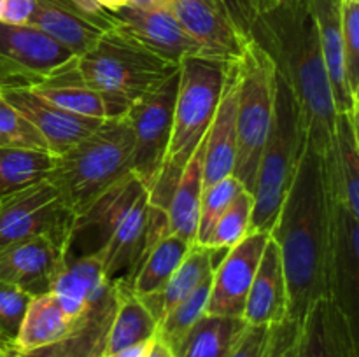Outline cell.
Wrapping results in <instances>:
<instances>
[{
  "instance_id": "cell-1",
  "label": "cell",
  "mask_w": 359,
  "mask_h": 357,
  "mask_svg": "<svg viewBox=\"0 0 359 357\" xmlns=\"http://www.w3.org/2000/svg\"><path fill=\"white\" fill-rule=\"evenodd\" d=\"M332 214L326 160L307 140L297 174L270 230L286 273L290 318L298 324L319 300L330 298Z\"/></svg>"
},
{
  "instance_id": "cell-2",
  "label": "cell",
  "mask_w": 359,
  "mask_h": 357,
  "mask_svg": "<svg viewBox=\"0 0 359 357\" xmlns=\"http://www.w3.org/2000/svg\"><path fill=\"white\" fill-rule=\"evenodd\" d=\"M293 93L307 140L328 156L335 132V104L311 0H266L249 31Z\"/></svg>"
},
{
  "instance_id": "cell-3",
  "label": "cell",
  "mask_w": 359,
  "mask_h": 357,
  "mask_svg": "<svg viewBox=\"0 0 359 357\" xmlns=\"http://www.w3.org/2000/svg\"><path fill=\"white\" fill-rule=\"evenodd\" d=\"M230 63L207 56H188L179 63V90L170 140L160 175L149 191V202L154 209H167L181 172L205 140Z\"/></svg>"
},
{
  "instance_id": "cell-4",
  "label": "cell",
  "mask_w": 359,
  "mask_h": 357,
  "mask_svg": "<svg viewBox=\"0 0 359 357\" xmlns=\"http://www.w3.org/2000/svg\"><path fill=\"white\" fill-rule=\"evenodd\" d=\"M133 132L126 115L105 119L93 133L55 156L48 181L72 216L132 174Z\"/></svg>"
},
{
  "instance_id": "cell-5",
  "label": "cell",
  "mask_w": 359,
  "mask_h": 357,
  "mask_svg": "<svg viewBox=\"0 0 359 357\" xmlns=\"http://www.w3.org/2000/svg\"><path fill=\"white\" fill-rule=\"evenodd\" d=\"M177 70L179 65L116 30L105 31L90 51L76 58V72L84 84L104 97L111 118L125 115L135 102Z\"/></svg>"
},
{
  "instance_id": "cell-6",
  "label": "cell",
  "mask_w": 359,
  "mask_h": 357,
  "mask_svg": "<svg viewBox=\"0 0 359 357\" xmlns=\"http://www.w3.org/2000/svg\"><path fill=\"white\" fill-rule=\"evenodd\" d=\"M307 144L304 121L293 93L277 74L269 136L263 146L252 189L251 231L270 233Z\"/></svg>"
},
{
  "instance_id": "cell-7",
  "label": "cell",
  "mask_w": 359,
  "mask_h": 357,
  "mask_svg": "<svg viewBox=\"0 0 359 357\" xmlns=\"http://www.w3.org/2000/svg\"><path fill=\"white\" fill-rule=\"evenodd\" d=\"M237 70V158L233 175L252 195L263 146L269 136L276 100L277 70L259 46L248 41L235 59Z\"/></svg>"
},
{
  "instance_id": "cell-8",
  "label": "cell",
  "mask_w": 359,
  "mask_h": 357,
  "mask_svg": "<svg viewBox=\"0 0 359 357\" xmlns=\"http://www.w3.org/2000/svg\"><path fill=\"white\" fill-rule=\"evenodd\" d=\"M72 219L48 178L0 195V248L39 234H48L65 247Z\"/></svg>"
},
{
  "instance_id": "cell-9",
  "label": "cell",
  "mask_w": 359,
  "mask_h": 357,
  "mask_svg": "<svg viewBox=\"0 0 359 357\" xmlns=\"http://www.w3.org/2000/svg\"><path fill=\"white\" fill-rule=\"evenodd\" d=\"M179 90V70L126 111L133 132L132 174L151 191L160 175L170 140Z\"/></svg>"
},
{
  "instance_id": "cell-10",
  "label": "cell",
  "mask_w": 359,
  "mask_h": 357,
  "mask_svg": "<svg viewBox=\"0 0 359 357\" xmlns=\"http://www.w3.org/2000/svg\"><path fill=\"white\" fill-rule=\"evenodd\" d=\"M76 62V56L30 24L0 23V88H34Z\"/></svg>"
},
{
  "instance_id": "cell-11",
  "label": "cell",
  "mask_w": 359,
  "mask_h": 357,
  "mask_svg": "<svg viewBox=\"0 0 359 357\" xmlns=\"http://www.w3.org/2000/svg\"><path fill=\"white\" fill-rule=\"evenodd\" d=\"M146 191V186L130 174L95 200L86 210L74 216L63 247L65 259L100 255L119 220Z\"/></svg>"
},
{
  "instance_id": "cell-12",
  "label": "cell",
  "mask_w": 359,
  "mask_h": 357,
  "mask_svg": "<svg viewBox=\"0 0 359 357\" xmlns=\"http://www.w3.org/2000/svg\"><path fill=\"white\" fill-rule=\"evenodd\" d=\"M270 233L251 231L235 247L228 248L212 272L207 314L244 317L245 301Z\"/></svg>"
},
{
  "instance_id": "cell-13",
  "label": "cell",
  "mask_w": 359,
  "mask_h": 357,
  "mask_svg": "<svg viewBox=\"0 0 359 357\" xmlns=\"http://www.w3.org/2000/svg\"><path fill=\"white\" fill-rule=\"evenodd\" d=\"M112 14H114L112 30L119 31L175 65H179L188 56H207L202 46L191 35L186 34L184 28L168 9L144 10L139 7L125 6Z\"/></svg>"
},
{
  "instance_id": "cell-14",
  "label": "cell",
  "mask_w": 359,
  "mask_h": 357,
  "mask_svg": "<svg viewBox=\"0 0 359 357\" xmlns=\"http://www.w3.org/2000/svg\"><path fill=\"white\" fill-rule=\"evenodd\" d=\"M330 300L359 321V217L333 200L330 245ZM359 326V324H358Z\"/></svg>"
},
{
  "instance_id": "cell-15",
  "label": "cell",
  "mask_w": 359,
  "mask_h": 357,
  "mask_svg": "<svg viewBox=\"0 0 359 357\" xmlns=\"http://www.w3.org/2000/svg\"><path fill=\"white\" fill-rule=\"evenodd\" d=\"M0 97L37 128L53 156L63 154L105 121L62 111L42 100L28 88H0Z\"/></svg>"
},
{
  "instance_id": "cell-16",
  "label": "cell",
  "mask_w": 359,
  "mask_h": 357,
  "mask_svg": "<svg viewBox=\"0 0 359 357\" xmlns=\"http://www.w3.org/2000/svg\"><path fill=\"white\" fill-rule=\"evenodd\" d=\"M63 259L62 245L48 234H39L0 248V280L16 286L32 298L48 294Z\"/></svg>"
},
{
  "instance_id": "cell-17",
  "label": "cell",
  "mask_w": 359,
  "mask_h": 357,
  "mask_svg": "<svg viewBox=\"0 0 359 357\" xmlns=\"http://www.w3.org/2000/svg\"><path fill=\"white\" fill-rule=\"evenodd\" d=\"M358 328L330 298L319 300L300 326L297 357H359Z\"/></svg>"
},
{
  "instance_id": "cell-18",
  "label": "cell",
  "mask_w": 359,
  "mask_h": 357,
  "mask_svg": "<svg viewBox=\"0 0 359 357\" xmlns=\"http://www.w3.org/2000/svg\"><path fill=\"white\" fill-rule=\"evenodd\" d=\"M170 13L209 58L235 62L244 52L242 37L212 0H170Z\"/></svg>"
},
{
  "instance_id": "cell-19",
  "label": "cell",
  "mask_w": 359,
  "mask_h": 357,
  "mask_svg": "<svg viewBox=\"0 0 359 357\" xmlns=\"http://www.w3.org/2000/svg\"><path fill=\"white\" fill-rule=\"evenodd\" d=\"M237 70L230 63L219 104L203 140V188L233 175L237 158Z\"/></svg>"
},
{
  "instance_id": "cell-20",
  "label": "cell",
  "mask_w": 359,
  "mask_h": 357,
  "mask_svg": "<svg viewBox=\"0 0 359 357\" xmlns=\"http://www.w3.org/2000/svg\"><path fill=\"white\" fill-rule=\"evenodd\" d=\"M248 324L273 326L290 318V294L280 251L270 237L249 289L244 308Z\"/></svg>"
},
{
  "instance_id": "cell-21",
  "label": "cell",
  "mask_w": 359,
  "mask_h": 357,
  "mask_svg": "<svg viewBox=\"0 0 359 357\" xmlns=\"http://www.w3.org/2000/svg\"><path fill=\"white\" fill-rule=\"evenodd\" d=\"M358 112L337 114L332 147L326 160L332 198L359 217Z\"/></svg>"
},
{
  "instance_id": "cell-22",
  "label": "cell",
  "mask_w": 359,
  "mask_h": 357,
  "mask_svg": "<svg viewBox=\"0 0 359 357\" xmlns=\"http://www.w3.org/2000/svg\"><path fill=\"white\" fill-rule=\"evenodd\" d=\"M340 2L342 0H311V9L314 14L316 24H318L319 42H321L323 58H325L335 111L337 114H347V112L359 111V104L358 97L353 94L349 83H347Z\"/></svg>"
},
{
  "instance_id": "cell-23",
  "label": "cell",
  "mask_w": 359,
  "mask_h": 357,
  "mask_svg": "<svg viewBox=\"0 0 359 357\" xmlns=\"http://www.w3.org/2000/svg\"><path fill=\"white\" fill-rule=\"evenodd\" d=\"M111 284L104 275L100 255H84L63 259L49 293L70 318H79Z\"/></svg>"
},
{
  "instance_id": "cell-24",
  "label": "cell",
  "mask_w": 359,
  "mask_h": 357,
  "mask_svg": "<svg viewBox=\"0 0 359 357\" xmlns=\"http://www.w3.org/2000/svg\"><path fill=\"white\" fill-rule=\"evenodd\" d=\"M226 251L223 248H210L203 245L193 244L186 258L175 270L163 289L156 294L142 296V303L151 312L156 322H160L168 312L177 307L184 298H188L200 284L212 276L214 268L219 265Z\"/></svg>"
},
{
  "instance_id": "cell-25",
  "label": "cell",
  "mask_w": 359,
  "mask_h": 357,
  "mask_svg": "<svg viewBox=\"0 0 359 357\" xmlns=\"http://www.w3.org/2000/svg\"><path fill=\"white\" fill-rule=\"evenodd\" d=\"M81 317L70 318L51 293L34 296L25 312L14 349L18 354H28L56 345L72 335Z\"/></svg>"
},
{
  "instance_id": "cell-26",
  "label": "cell",
  "mask_w": 359,
  "mask_h": 357,
  "mask_svg": "<svg viewBox=\"0 0 359 357\" xmlns=\"http://www.w3.org/2000/svg\"><path fill=\"white\" fill-rule=\"evenodd\" d=\"M28 24L69 49L76 58L90 51L105 34L58 0H34V10Z\"/></svg>"
},
{
  "instance_id": "cell-27",
  "label": "cell",
  "mask_w": 359,
  "mask_h": 357,
  "mask_svg": "<svg viewBox=\"0 0 359 357\" xmlns=\"http://www.w3.org/2000/svg\"><path fill=\"white\" fill-rule=\"evenodd\" d=\"M203 142L196 153L189 158L181 172L177 184L172 191L165 209L168 233L177 234L182 240L195 244L198 230L200 202L203 192Z\"/></svg>"
},
{
  "instance_id": "cell-28",
  "label": "cell",
  "mask_w": 359,
  "mask_h": 357,
  "mask_svg": "<svg viewBox=\"0 0 359 357\" xmlns=\"http://www.w3.org/2000/svg\"><path fill=\"white\" fill-rule=\"evenodd\" d=\"M28 90L34 91L48 104L70 112V114L93 119H111L107 102L104 100L102 94L84 84L79 74L76 72V62L51 79L34 88H28Z\"/></svg>"
},
{
  "instance_id": "cell-29",
  "label": "cell",
  "mask_w": 359,
  "mask_h": 357,
  "mask_svg": "<svg viewBox=\"0 0 359 357\" xmlns=\"http://www.w3.org/2000/svg\"><path fill=\"white\" fill-rule=\"evenodd\" d=\"M245 328L244 318L205 314L172 352L174 357H228Z\"/></svg>"
},
{
  "instance_id": "cell-30",
  "label": "cell",
  "mask_w": 359,
  "mask_h": 357,
  "mask_svg": "<svg viewBox=\"0 0 359 357\" xmlns=\"http://www.w3.org/2000/svg\"><path fill=\"white\" fill-rule=\"evenodd\" d=\"M118 308L109 329L104 356L109 357L139 343L149 342L158 331L156 318L128 287L118 284Z\"/></svg>"
},
{
  "instance_id": "cell-31",
  "label": "cell",
  "mask_w": 359,
  "mask_h": 357,
  "mask_svg": "<svg viewBox=\"0 0 359 357\" xmlns=\"http://www.w3.org/2000/svg\"><path fill=\"white\" fill-rule=\"evenodd\" d=\"M191 245L177 234L167 233L161 237L144 255L130 282V290L139 298L160 293L186 258Z\"/></svg>"
},
{
  "instance_id": "cell-32",
  "label": "cell",
  "mask_w": 359,
  "mask_h": 357,
  "mask_svg": "<svg viewBox=\"0 0 359 357\" xmlns=\"http://www.w3.org/2000/svg\"><path fill=\"white\" fill-rule=\"evenodd\" d=\"M55 156L48 150L0 147V195L48 178Z\"/></svg>"
},
{
  "instance_id": "cell-33",
  "label": "cell",
  "mask_w": 359,
  "mask_h": 357,
  "mask_svg": "<svg viewBox=\"0 0 359 357\" xmlns=\"http://www.w3.org/2000/svg\"><path fill=\"white\" fill-rule=\"evenodd\" d=\"M210 282H212V276L209 280H205L203 284H200L188 298H184L177 307L172 308L158 322L156 335L161 336L168 343L170 349H174L181 342L182 336L207 314V304H209L210 296Z\"/></svg>"
},
{
  "instance_id": "cell-34",
  "label": "cell",
  "mask_w": 359,
  "mask_h": 357,
  "mask_svg": "<svg viewBox=\"0 0 359 357\" xmlns=\"http://www.w3.org/2000/svg\"><path fill=\"white\" fill-rule=\"evenodd\" d=\"M252 205L255 200L251 192L242 191L214 224L205 247L228 251L244 240L248 233H251Z\"/></svg>"
},
{
  "instance_id": "cell-35",
  "label": "cell",
  "mask_w": 359,
  "mask_h": 357,
  "mask_svg": "<svg viewBox=\"0 0 359 357\" xmlns=\"http://www.w3.org/2000/svg\"><path fill=\"white\" fill-rule=\"evenodd\" d=\"M245 191L235 175L224 177L223 181L216 184L203 188L202 202H200V217H198V230H196V245L205 247L209 234L212 231L214 224L217 223L224 210L233 203V200Z\"/></svg>"
},
{
  "instance_id": "cell-36",
  "label": "cell",
  "mask_w": 359,
  "mask_h": 357,
  "mask_svg": "<svg viewBox=\"0 0 359 357\" xmlns=\"http://www.w3.org/2000/svg\"><path fill=\"white\" fill-rule=\"evenodd\" d=\"M0 147L48 150V146L37 128L2 98H0Z\"/></svg>"
},
{
  "instance_id": "cell-37",
  "label": "cell",
  "mask_w": 359,
  "mask_h": 357,
  "mask_svg": "<svg viewBox=\"0 0 359 357\" xmlns=\"http://www.w3.org/2000/svg\"><path fill=\"white\" fill-rule=\"evenodd\" d=\"M346 74L353 94H359V0L340 2Z\"/></svg>"
},
{
  "instance_id": "cell-38",
  "label": "cell",
  "mask_w": 359,
  "mask_h": 357,
  "mask_svg": "<svg viewBox=\"0 0 359 357\" xmlns=\"http://www.w3.org/2000/svg\"><path fill=\"white\" fill-rule=\"evenodd\" d=\"M32 296L0 280V345L14 346Z\"/></svg>"
},
{
  "instance_id": "cell-39",
  "label": "cell",
  "mask_w": 359,
  "mask_h": 357,
  "mask_svg": "<svg viewBox=\"0 0 359 357\" xmlns=\"http://www.w3.org/2000/svg\"><path fill=\"white\" fill-rule=\"evenodd\" d=\"M217 9L230 20L235 30L249 41V31L266 0H212Z\"/></svg>"
},
{
  "instance_id": "cell-40",
  "label": "cell",
  "mask_w": 359,
  "mask_h": 357,
  "mask_svg": "<svg viewBox=\"0 0 359 357\" xmlns=\"http://www.w3.org/2000/svg\"><path fill=\"white\" fill-rule=\"evenodd\" d=\"M300 326L291 318L273 324L265 357H297Z\"/></svg>"
},
{
  "instance_id": "cell-41",
  "label": "cell",
  "mask_w": 359,
  "mask_h": 357,
  "mask_svg": "<svg viewBox=\"0 0 359 357\" xmlns=\"http://www.w3.org/2000/svg\"><path fill=\"white\" fill-rule=\"evenodd\" d=\"M270 335H272V326L248 324L228 357H265Z\"/></svg>"
},
{
  "instance_id": "cell-42",
  "label": "cell",
  "mask_w": 359,
  "mask_h": 357,
  "mask_svg": "<svg viewBox=\"0 0 359 357\" xmlns=\"http://www.w3.org/2000/svg\"><path fill=\"white\" fill-rule=\"evenodd\" d=\"M34 10V0H7L6 10L0 23L28 24Z\"/></svg>"
},
{
  "instance_id": "cell-43",
  "label": "cell",
  "mask_w": 359,
  "mask_h": 357,
  "mask_svg": "<svg viewBox=\"0 0 359 357\" xmlns=\"http://www.w3.org/2000/svg\"><path fill=\"white\" fill-rule=\"evenodd\" d=\"M146 357H174V352H172L168 343L165 342L161 336L154 335V338L151 340V345H149V350H147Z\"/></svg>"
},
{
  "instance_id": "cell-44",
  "label": "cell",
  "mask_w": 359,
  "mask_h": 357,
  "mask_svg": "<svg viewBox=\"0 0 359 357\" xmlns=\"http://www.w3.org/2000/svg\"><path fill=\"white\" fill-rule=\"evenodd\" d=\"M128 6L144 10H170V0H130Z\"/></svg>"
},
{
  "instance_id": "cell-45",
  "label": "cell",
  "mask_w": 359,
  "mask_h": 357,
  "mask_svg": "<svg viewBox=\"0 0 359 357\" xmlns=\"http://www.w3.org/2000/svg\"><path fill=\"white\" fill-rule=\"evenodd\" d=\"M151 340L149 342L139 343V345H133V346H130V349L121 350V352H118V354H112V356H109V357H146L147 350H149V345H151Z\"/></svg>"
},
{
  "instance_id": "cell-46",
  "label": "cell",
  "mask_w": 359,
  "mask_h": 357,
  "mask_svg": "<svg viewBox=\"0 0 359 357\" xmlns=\"http://www.w3.org/2000/svg\"><path fill=\"white\" fill-rule=\"evenodd\" d=\"M98 4H100L102 7H105L107 10H111V13H114V10L121 9V7L128 6L130 0H97Z\"/></svg>"
},
{
  "instance_id": "cell-47",
  "label": "cell",
  "mask_w": 359,
  "mask_h": 357,
  "mask_svg": "<svg viewBox=\"0 0 359 357\" xmlns=\"http://www.w3.org/2000/svg\"><path fill=\"white\" fill-rule=\"evenodd\" d=\"M0 357H18L14 346H0Z\"/></svg>"
},
{
  "instance_id": "cell-48",
  "label": "cell",
  "mask_w": 359,
  "mask_h": 357,
  "mask_svg": "<svg viewBox=\"0 0 359 357\" xmlns=\"http://www.w3.org/2000/svg\"><path fill=\"white\" fill-rule=\"evenodd\" d=\"M6 6H7V0H0V21H2V16H4V10H6Z\"/></svg>"
},
{
  "instance_id": "cell-49",
  "label": "cell",
  "mask_w": 359,
  "mask_h": 357,
  "mask_svg": "<svg viewBox=\"0 0 359 357\" xmlns=\"http://www.w3.org/2000/svg\"><path fill=\"white\" fill-rule=\"evenodd\" d=\"M97 357H105V356H97Z\"/></svg>"
},
{
  "instance_id": "cell-50",
  "label": "cell",
  "mask_w": 359,
  "mask_h": 357,
  "mask_svg": "<svg viewBox=\"0 0 359 357\" xmlns=\"http://www.w3.org/2000/svg\"><path fill=\"white\" fill-rule=\"evenodd\" d=\"M0 98H2V97H0Z\"/></svg>"
},
{
  "instance_id": "cell-51",
  "label": "cell",
  "mask_w": 359,
  "mask_h": 357,
  "mask_svg": "<svg viewBox=\"0 0 359 357\" xmlns=\"http://www.w3.org/2000/svg\"><path fill=\"white\" fill-rule=\"evenodd\" d=\"M18 357H20V356H18Z\"/></svg>"
}]
</instances>
